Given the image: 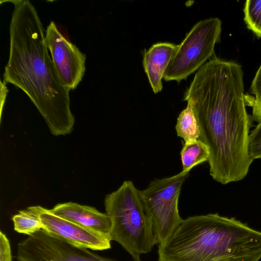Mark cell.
I'll list each match as a JSON object with an SVG mask.
<instances>
[{
	"label": "cell",
	"mask_w": 261,
	"mask_h": 261,
	"mask_svg": "<svg viewBox=\"0 0 261 261\" xmlns=\"http://www.w3.org/2000/svg\"><path fill=\"white\" fill-rule=\"evenodd\" d=\"M158 246V261H259L261 231L218 213L196 215Z\"/></svg>",
	"instance_id": "cell-3"
},
{
	"label": "cell",
	"mask_w": 261,
	"mask_h": 261,
	"mask_svg": "<svg viewBox=\"0 0 261 261\" xmlns=\"http://www.w3.org/2000/svg\"><path fill=\"white\" fill-rule=\"evenodd\" d=\"M43 230L71 244L93 250L101 251L111 247V237L81 226L44 208L41 214Z\"/></svg>",
	"instance_id": "cell-9"
},
{
	"label": "cell",
	"mask_w": 261,
	"mask_h": 261,
	"mask_svg": "<svg viewBox=\"0 0 261 261\" xmlns=\"http://www.w3.org/2000/svg\"><path fill=\"white\" fill-rule=\"evenodd\" d=\"M182 171L189 172L194 167L208 161L207 146L200 140L185 143L180 151Z\"/></svg>",
	"instance_id": "cell-13"
},
{
	"label": "cell",
	"mask_w": 261,
	"mask_h": 261,
	"mask_svg": "<svg viewBox=\"0 0 261 261\" xmlns=\"http://www.w3.org/2000/svg\"><path fill=\"white\" fill-rule=\"evenodd\" d=\"M177 47L178 45L169 42H159L144 54L143 67L155 94L163 89L162 79Z\"/></svg>",
	"instance_id": "cell-11"
},
{
	"label": "cell",
	"mask_w": 261,
	"mask_h": 261,
	"mask_svg": "<svg viewBox=\"0 0 261 261\" xmlns=\"http://www.w3.org/2000/svg\"><path fill=\"white\" fill-rule=\"evenodd\" d=\"M54 214L88 229L110 234L112 221L107 213L95 207L68 202L56 205L49 210Z\"/></svg>",
	"instance_id": "cell-10"
},
{
	"label": "cell",
	"mask_w": 261,
	"mask_h": 261,
	"mask_svg": "<svg viewBox=\"0 0 261 261\" xmlns=\"http://www.w3.org/2000/svg\"><path fill=\"white\" fill-rule=\"evenodd\" d=\"M18 261H117L74 246L41 229L20 241L17 246ZM132 261H141L140 257Z\"/></svg>",
	"instance_id": "cell-7"
},
{
	"label": "cell",
	"mask_w": 261,
	"mask_h": 261,
	"mask_svg": "<svg viewBox=\"0 0 261 261\" xmlns=\"http://www.w3.org/2000/svg\"><path fill=\"white\" fill-rule=\"evenodd\" d=\"M12 2L14 9L9 25L10 51L3 81L28 96L53 135L69 134L75 121L70 90L62 85L49 55L41 20L30 1Z\"/></svg>",
	"instance_id": "cell-2"
},
{
	"label": "cell",
	"mask_w": 261,
	"mask_h": 261,
	"mask_svg": "<svg viewBox=\"0 0 261 261\" xmlns=\"http://www.w3.org/2000/svg\"><path fill=\"white\" fill-rule=\"evenodd\" d=\"M244 20L247 28L261 38V0H247L244 8Z\"/></svg>",
	"instance_id": "cell-15"
},
{
	"label": "cell",
	"mask_w": 261,
	"mask_h": 261,
	"mask_svg": "<svg viewBox=\"0 0 261 261\" xmlns=\"http://www.w3.org/2000/svg\"><path fill=\"white\" fill-rule=\"evenodd\" d=\"M6 84H7L5 82L1 81V115H2L3 108L5 104L6 96L8 92Z\"/></svg>",
	"instance_id": "cell-20"
},
{
	"label": "cell",
	"mask_w": 261,
	"mask_h": 261,
	"mask_svg": "<svg viewBox=\"0 0 261 261\" xmlns=\"http://www.w3.org/2000/svg\"><path fill=\"white\" fill-rule=\"evenodd\" d=\"M189 172L155 178L140 191L143 206L152 227L156 244L164 243L182 220L178 211L182 185Z\"/></svg>",
	"instance_id": "cell-5"
},
{
	"label": "cell",
	"mask_w": 261,
	"mask_h": 261,
	"mask_svg": "<svg viewBox=\"0 0 261 261\" xmlns=\"http://www.w3.org/2000/svg\"><path fill=\"white\" fill-rule=\"evenodd\" d=\"M45 42L62 85L75 89L85 74L86 55L64 37L53 21L45 30Z\"/></svg>",
	"instance_id": "cell-8"
},
{
	"label": "cell",
	"mask_w": 261,
	"mask_h": 261,
	"mask_svg": "<svg viewBox=\"0 0 261 261\" xmlns=\"http://www.w3.org/2000/svg\"><path fill=\"white\" fill-rule=\"evenodd\" d=\"M0 261H12L9 240L2 231H0Z\"/></svg>",
	"instance_id": "cell-17"
},
{
	"label": "cell",
	"mask_w": 261,
	"mask_h": 261,
	"mask_svg": "<svg viewBox=\"0 0 261 261\" xmlns=\"http://www.w3.org/2000/svg\"><path fill=\"white\" fill-rule=\"evenodd\" d=\"M184 100L198 121L199 140L208 147L212 178L223 185L244 178L253 161L248 152L253 120L246 110L242 66L213 58L197 70Z\"/></svg>",
	"instance_id": "cell-1"
},
{
	"label": "cell",
	"mask_w": 261,
	"mask_h": 261,
	"mask_svg": "<svg viewBox=\"0 0 261 261\" xmlns=\"http://www.w3.org/2000/svg\"><path fill=\"white\" fill-rule=\"evenodd\" d=\"M177 135L183 139L185 143L199 139V125L191 105L187 103L186 108L179 114L175 126Z\"/></svg>",
	"instance_id": "cell-14"
},
{
	"label": "cell",
	"mask_w": 261,
	"mask_h": 261,
	"mask_svg": "<svg viewBox=\"0 0 261 261\" xmlns=\"http://www.w3.org/2000/svg\"><path fill=\"white\" fill-rule=\"evenodd\" d=\"M248 152L253 160L261 159V122L249 134Z\"/></svg>",
	"instance_id": "cell-16"
},
{
	"label": "cell",
	"mask_w": 261,
	"mask_h": 261,
	"mask_svg": "<svg viewBox=\"0 0 261 261\" xmlns=\"http://www.w3.org/2000/svg\"><path fill=\"white\" fill-rule=\"evenodd\" d=\"M44 208L37 205L19 211L12 218L15 231L30 236L43 229L44 226L40 216Z\"/></svg>",
	"instance_id": "cell-12"
},
{
	"label": "cell",
	"mask_w": 261,
	"mask_h": 261,
	"mask_svg": "<svg viewBox=\"0 0 261 261\" xmlns=\"http://www.w3.org/2000/svg\"><path fill=\"white\" fill-rule=\"evenodd\" d=\"M221 20L210 18L197 22L178 45L164 79L180 82L201 68L214 54L220 41Z\"/></svg>",
	"instance_id": "cell-6"
},
{
	"label": "cell",
	"mask_w": 261,
	"mask_h": 261,
	"mask_svg": "<svg viewBox=\"0 0 261 261\" xmlns=\"http://www.w3.org/2000/svg\"><path fill=\"white\" fill-rule=\"evenodd\" d=\"M250 92L254 95L253 97L255 100L261 99V64L252 80Z\"/></svg>",
	"instance_id": "cell-18"
},
{
	"label": "cell",
	"mask_w": 261,
	"mask_h": 261,
	"mask_svg": "<svg viewBox=\"0 0 261 261\" xmlns=\"http://www.w3.org/2000/svg\"><path fill=\"white\" fill-rule=\"evenodd\" d=\"M106 212L112 221L111 241L119 244L133 258L149 253L156 245L151 224L139 190L125 180L105 198Z\"/></svg>",
	"instance_id": "cell-4"
},
{
	"label": "cell",
	"mask_w": 261,
	"mask_h": 261,
	"mask_svg": "<svg viewBox=\"0 0 261 261\" xmlns=\"http://www.w3.org/2000/svg\"><path fill=\"white\" fill-rule=\"evenodd\" d=\"M249 106L252 108V118L258 123L261 122V99L255 100L253 97L248 98Z\"/></svg>",
	"instance_id": "cell-19"
}]
</instances>
